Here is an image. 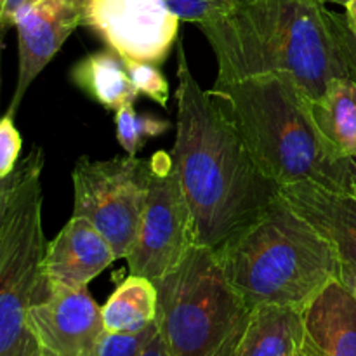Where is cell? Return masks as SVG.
Wrapping results in <instances>:
<instances>
[{
  "mask_svg": "<svg viewBox=\"0 0 356 356\" xmlns=\"http://www.w3.org/2000/svg\"><path fill=\"white\" fill-rule=\"evenodd\" d=\"M24 170H26V156H24L23 160H21L19 163H17L16 170H14L10 176L3 177V179H0V207L3 205V202H6V198L9 197L10 191L14 190V186H16L17 183L21 181V177H23Z\"/></svg>",
  "mask_w": 356,
  "mask_h": 356,
  "instance_id": "d4e9b609",
  "label": "cell"
},
{
  "mask_svg": "<svg viewBox=\"0 0 356 356\" xmlns=\"http://www.w3.org/2000/svg\"><path fill=\"white\" fill-rule=\"evenodd\" d=\"M238 129L263 172L278 186L313 183L355 193L356 163L327 143L313 120L309 99L285 75H263L209 90Z\"/></svg>",
  "mask_w": 356,
  "mask_h": 356,
  "instance_id": "3957f363",
  "label": "cell"
},
{
  "mask_svg": "<svg viewBox=\"0 0 356 356\" xmlns=\"http://www.w3.org/2000/svg\"><path fill=\"white\" fill-rule=\"evenodd\" d=\"M38 356H97L106 339L103 312L87 287L49 285L26 316Z\"/></svg>",
  "mask_w": 356,
  "mask_h": 356,
  "instance_id": "30bf717a",
  "label": "cell"
},
{
  "mask_svg": "<svg viewBox=\"0 0 356 356\" xmlns=\"http://www.w3.org/2000/svg\"><path fill=\"white\" fill-rule=\"evenodd\" d=\"M139 356H170L169 351H167L165 344H163L162 337H160L159 329H156V332L153 334L152 339L145 344V348H143L141 355Z\"/></svg>",
  "mask_w": 356,
  "mask_h": 356,
  "instance_id": "484cf974",
  "label": "cell"
},
{
  "mask_svg": "<svg viewBox=\"0 0 356 356\" xmlns=\"http://www.w3.org/2000/svg\"><path fill=\"white\" fill-rule=\"evenodd\" d=\"M159 296L152 280L129 275L108 298L103 312L104 327L110 334H138L156 320Z\"/></svg>",
  "mask_w": 356,
  "mask_h": 356,
  "instance_id": "ac0fdd59",
  "label": "cell"
},
{
  "mask_svg": "<svg viewBox=\"0 0 356 356\" xmlns=\"http://www.w3.org/2000/svg\"><path fill=\"white\" fill-rule=\"evenodd\" d=\"M329 21L332 33L336 37L337 47H339L341 58L348 70V76L356 80V35L348 28L346 19L341 14L329 10Z\"/></svg>",
  "mask_w": 356,
  "mask_h": 356,
  "instance_id": "cb8c5ba5",
  "label": "cell"
},
{
  "mask_svg": "<svg viewBox=\"0 0 356 356\" xmlns=\"http://www.w3.org/2000/svg\"><path fill=\"white\" fill-rule=\"evenodd\" d=\"M6 10H7V0H0V28H2L3 17H6Z\"/></svg>",
  "mask_w": 356,
  "mask_h": 356,
  "instance_id": "f1b7e54d",
  "label": "cell"
},
{
  "mask_svg": "<svg viewBox=\"0 0 356 356\" xmlns=\"http://www.w3.org/2000/svg\"><path fill=\"white\" fill-rule=\"evenodd\" d=\"M70 76L87 96L108 110H120L139 96L132 86L127 65L111 49L87 54L73 66Z\"/></svg>",
  "mask_w": 356,
  "mask_h": 356,
  "instance_id": "2e32d148",
  "label": "cell"
},
{
  "mask_svg": "<svg viewBox=\"0 0 356 356\" xmlns=\"http://www.w3.org/2000/svg\"><path fill=\"white\" fill-rule=\"evenodd\" d=\"M156 332V322L138 334H106L97 356H139L145 344Z\"/></svg>",
  "mask_w": 356,
  "mask_h": 356,
  "instance_id": "603a6c76",
  "label": "cell"
},
{
  "mask_svg": "<svg viewBox=\"0 0 356 356\" xmlns=\"http://www.w3.org/2000/svg\"><path fill=\"white\" fill-rule=\"evenodd\" d=\"M83 9L86 0H30L14 13L10 26L17 31V80L7 113L16 115L33 80L83 23Z\"/></svg>",
  "mask_w": 356,
  "mask_h": 356,
  "instance_id": "8fae6325",
  "label": "cell"
},
{
  "mask_svg": "<svg viewBox=\"0 0 356 356\" xmlns=\"http://www.w3.org/2000/svg\"><path fill=\"white\" fill-rule=\"evenodd\" d=\"M216 252L229 284L250 309L287 306L305 312L327 285L343 282L332 243L282 197Z\"/></svg>",
  "mask_w": 356,
  "mask_h": 356,
  "instance_id": "277c9868",
  "label": "cell"
},
{
  "mask_svg": "<svg viewBox=\"0 0 356 356\" xmlns=\"http://www.w3.org/2000/svg\"><path fill=\"white\" fill-rule=\"evenodd\" d=\"M322 2L323 3H337V6H344V7H346V3L348 2H350V0H322Z\"/></svg>",
  "mask_w": 356,
  "mask_h": 356,
  "instance_id": "f546056e",
  "label": "cell"
},
{
  "mask_svg": "<svg viewBox=\"0 0 356 356\" xmlns=\"http://www.w3.org/2000/svg\"><path fill=\"white\" fill-rule=\"evenodd\" d=\"M44 152L31 149L26 170L0 207V356H38L28 309L49 291L42 226Z\"/></svg>",
  "mask_w": 356,
  "mask_h": 356,
  "instance_id": "8992f818",
  "label": "cell"
},
{
  "mask_svg": "<svg viewBox=\"0 0 356 356\" xmlns=\"http://www.w3.org/2000/svg\"><path fill=\"white\" fill-rule=\"evenodd\" d=\"M153 284L156 329L170 356H229L250 308L229 284L216 249L195 245Z\"/></svg>",
  "mask_w": 356,
  "mask_h": 356,
  "instance_id": "5b68a950",
  "label": "cell"
},
{
  "mask_svg": "<svg viewBox=\"0 0 356 356\" xmlns=\"http://www.w3.org/2000/svg\"><path fill=\"white\" fill-rule=\"evenodd\" d=\"M30 0H7V10H6V17H3L2 28L10 26V19H13L14 13H16L19 7H23L24 3H28Z\"/></svg>",
  "mask_w": 356,
  "mask_h": 356,
  "instance_id": "4316f807",
  "label": "cell"
},
{
  "mask_svg": "<svg viewBox=\"0 0 356 356\" xmlns=\"http://www.w3.org/2000/svg\"><path fill=\"white\" fill-rule=\"evenodd\" d=\"M21 139L19 131L14 124V117L6 113L0 117V179L10 176L19 163Z\"/></svg>",
  "mask_w": 356,
  "mask_h": 356,
  "instance_id": "7402d4cb",
  "label": "cell"
},
{
  "mask_svg": "<svg viewBox=\"0 0 356 356\" xmlns=\"http://www.w3.org/2000/svg\"><path fill=\"white\" fill-rule=\"evenodd\" d=\"M117 261L108 240L92 222L72 216L44 256V275L47 285L79 289L103 273Z\"/></svg>",
  "mask_w": 356,
  "mask_h": 356,
  "instance_id": "4fadbf2b",
  "label": "cell"
},
{
  "mask_svg": "<svg viewBox=\"0 0 356 356\" xmlns=\"http://www.w3.org/2000/svg\"><path fill=\"white\" fill-rule=\"evenodd\" d=\"M305 344L315 356H356V298L334 280L305 309Z\"/></svg>",
  "mask_w": 356,
  "mask_h": 356,
  "instance_id": "5bb4252c",
  "label": "cell"
},
{
  "mask_svg": "<svg viewBox=\"0 0 356 356\" xmlns=\"http://www.w3.org/2000/svg\"><path fill=\"white\" fill-rule=\"evenodd\" d=\"M83 24L124 61L156 66L167 59L179 31L165 0H86Z\"/></svg>",
  "mask_w": 356,
  "mask_h": 356,
  "instance_id": "9c48e42d",
  "label": "cell"
},
{
  "mask_svg": "<svg viewBox=\"0 0 356 356\" xmlns=\"http://www.w3.org/2000/svg\"><path fill=\"white\" fill-rule=\"evenodd\" d=\"M198 28L218 61L214 83L285 75L315 101L330 80L348 76L322 0H238Z\"/></svg>",
  "mask_w": 356,
  "mask_h": 356,
  "instance_id": "7a4b0ae2",
  "label": "cell"
},
{
  "mask_svg": "<svg viewBox=\"0 0 356 356\" xmlns=\"http://www.w3.org/2000/svg\"><path fill=\"white\" fill-rule=\"evenodd\" d=\"M305 312L287 306H257L229 356H299L305 350Z\"/></svg>",
  "mask_w": 356,
  "mask_h": 356,
  "instance_id": "9a60e30c",
  "label": "cell"
},
{
  "mask_svg": "<svg viewBox=\"0 0 356 356\" xmlns=\"http://www.w3.org/2000/svg\"><path fill=\"white\" fill-rule=\"evenodd\" d=\"M149 186L138 240L127 259L131 275L156 280L172 271L197 245L191 209L170 153L149 159Z\"/></svg>",
  "mask_w": 356,
  "mask_h": 356,
  "instance_id": "ba28073f",
  "label": "cell"
},
{
  "mask_svg": "<svg viewBox=\"0 0 356 356\" xmlns=\"http://www.w3.org/2000/svg\"><path fill=\"white\" fill-rule=\"evenodd\" d=\"M344 19H346L348 28L356 35V0H350L346 3V14H344Z\"/></svg>",
  "mask_w": 356,
  "mask_h": 356,
  "instance_id": "83f0119b",
  "label": "cell"
},
{
  "mask_svg": "<svg viewBox=\"0 0 356 356\" xmlns=\"http://www.w3.org/2000/svg\"><path fill=\"white\" fill-rule=\"evenodd\" d=\"M238 0H165L170 13L179 21H190L198 26L226 16Z\"/></svg>",
  "mask_w": 356,
  "mask_h": 356,
  "instance_id": "ffe728a7",
  "label": "cell"
},
{
  "mask_svg": "<svg viewBox=\"0 0 356 356\" xmlns=\"http://www.w3.org/2000/svg\"><path fill=\"white\" fill-rule=\"evenodd\" d=\"M117 139L127 156H138V152L153 138L170 129V122L155 115L136 113L132 104L122 106L115 115Z\"/></svg>",
  "mask_w": 356,
  "mask_h": 356,
  "instance_id": "d6986e66",
  "label": "cell"
},
{
  "mask_svg": "<svg viewBox=\"0 0 356 356\" xmlns=\"http://www.w3.org/2000/svg\"><path fill=\"white\" fill-rule=\"evenodd\" d=\"M355 163H356V160H355Z\"/></svg>",
  "mask_w": 356,
  "mask_h": 356,
  "instance_id": "836d02e7",
  "label": "cell"
},
{
  "mask_svg": "<svg viewBox=\"0 0 356 356\" xmlns=\"http://www.w3.org/2000/svg\"><path fill=\"white\" fill-rule=\"evenodd\" d=\"M177 80L176 141L170 155L193 214L197 245L218 249L263 214L280 197V186L263 172L238 129L197 82L183 40Z\"/></svg>",
  "mask_w": 356,
  "mask_h": 356,
  "instance_id": "6da1fadb",
  "label": "cell"
},
{
  "mask_svg": "<svg viewBox=\"0 0 356 356\" xmlns=\"http://www.w3.org/2000/svg\"><path fill=\"white\" fill-rule=\"evenodd\" d=\"M355 195H356V186H355Z\"/></svg>",
  "mask_w": 356,
  "mask_h": 356,
  "instance_id": "d6a6232c",
  "label": "cell"
},
{
  "mask_svg": "<svg viewBox=\"0 0 356 356\" xmlns=\"http://www.w3.org/2000/svg\"><path fill=\"white\" fill-rule=\"evenodd\" d=\"M280 197L336 249L343 284L353 291L356 280V195L313 183L280 188Z\"/></svg>",
  "mask_w": 356,
  "mask_h": 356,
  "instance_id": "7c38bea8",
  "label": "cell"
},
{
  "mask_svg": "<svg viewBox=\"0 0 356 356\" xmlns=\"http://www.w3.org/2000/svg\"><path fill=\"white\" fill-rule=\"evenodd\" d=\"M299 356H315V353H313V351L309 350V348L305 344V350L301 351V355H299Z\"/></svg>",
  "mask_w": 356,
  "mask_h": 356,
  "instance_id": "4dcf8cb0",
  "label": "cell"
},
{
  "mask_svg": "<svg viewBox=\"0 0 356 356\" xmlns=\"http://www.w3.org/2000/svg\"><path fill=\"white\" fill-rule=\"evenodd\" d=\"M149 170V159L90 160L82 156L72 172L73 216L92 222L108 240L117 259H125L138 240Z\"/></svg>",
  "mask_w": 356,
  "mask_h": 356,
  "instance_id": "52a82bcc",
  "label": "cell"
},
{
  "mask_svg": "<svg viewBox=\"0 0 356 356\" xmlns=\"http://www.w3.org/2000/svg\"><path fill=\"white\" fill-rule=\"evenodd\" d=\"M125 65H127V72L131 75L132 86L136 87V90L153 99L155 103L167 106V103H169V82L162 75L159 66L141 61H125Z\"/></svg>",
  "mask_w": 356,
  "mask_h": 356,
  "instance_id": "44dd1931",
  "label": "cell"
},
{
  "mask_svg": "<svg viewBox=\"0 0 356 356\" xmlns=\"http://www.w3.org/2000/svg\"><path fill=\"white\" fill-rule=\"evenodd\" d=\"M309 110L327 143L344 159L356 160V80H330L325 92L309 101Z\"/></svg>",
  "mask_w": 356,
  "mask_h": 356,
  "instance_id": "e0dca14e",
  "label": "cell"
},
{
  "mask_svg": "<svg viewBox=\"0 0 356 356\" xmlns=\"http://www.w3.org/2000/svg\"><path fill=\"white\" fill-rule=\"evenodd\" d=\"M353 294H355V298H356V280H355V289H353Z\"/></svg>",
  "mask_w": 356,
  "mask_h": 356,
  "instance_id": "1f68e13d",
  "label": "cell"
}]
</instances>
